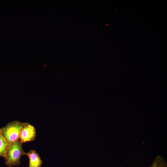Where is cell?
<instances>
[{
    "instance_id": "obj_5",
    "label": "cell",
    "mask_w": 167,
    "mask_h": 167,
    "mask_svg": "<svg viewBox=\"0 0 167 167\" xmlns=\"http://www.w3.org/2000/svg\"><path fill=\"white\" fill-rule=\"evenodd\" d=\"M9 145L0 132V157H4Z\"/></svg>"
},
{
    "instance_id": "obj_4",
    "label": "cell",
    "mask_w": 167,
    "mask_h": 167,
    "mask_svg": "<svg viewBox=\"0 0 167 167\" xmlns=\"http://www.w3.org/2000/svg\"><path fill=\"white\" fill-rule=\"evenodd\" d=\"M29 159L28 167H41L42 161L38 154L34 150H31L26 153Z\"/></svg>"
},
{
    "instance_id": "obj_2",
    "label": "cell",
    "mask_w": 167,
    "mask_h": 167,
    "mask_svg": "<svg viewBox=\"0 0 167 167\" xmlns=\"http://www.w3.org/2000/svg\"><path fill=\"white\" fill-rule=\"evenodd\" d=\"M25 123L14 121L8 123L5 126L0 128L1 134L9 146L19 139L21 131Z\"/></svg>"
},
{
    "instance_id": "obj_3",
    "label": "cell",
    "mask_w": 167,
    "mask_h": 167,
    "mask_svg": "<svg viewBox=\"0 0 167 167\" xmlns=\"http://www.w3.org/2000/svg\"><path fill=\"white\" fill-rule=\"evenodd\" d=\"M36 129L32 125L26 122L21 131L19 139L22 143L34 140L36 136Z\"/></svg>"
},
{
    "instance_id": "obj_6",
    "label": "cell",
    "mask_w": 167,
    "mask_h": 167,
    "mask_svg": "<svg viewBox=\"0 0 167 167\" xmlns=\"http://www.w3.org/2000/svg\"><path fill=\"white\" fill-rule=\"evenodd\" d=\"M150 167H167V164L161 157H158Z\"/></svg>"
},
{
    "instance_id": "obj_1",
    "label": "cell",
    "mask_w": 167,
    "mask_h": 167,
    "mask_svg": "<svg viewBox=\"0 0 167 167\" xmlns=\"http://www.w3.org/2000/svg\"><path fill=\"white\" fill-rule=\"evenodd\" d=\"M23 143L17 139L8 147L4 157L5 164L9 167L19 165L20 159L23 155H26L22 148Z\"/></svg>"
}]
</instances>
